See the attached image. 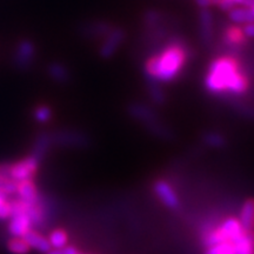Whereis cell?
<instances>
[{
  "label": "cell",
  "instance_id": "cell-1",
  "mask_svg": "<svg viewBox=\"0 0 254 254\" xmlns=\"http://www.w3.org/2000/svg\"><path fill=\"white\" fill-rule=\"evenodd\" d=\"M205 86L209 93L244 94L249 88L246 75L239 69L234 59L221 57L209 64L205 78Z\"/></svg>",
  "mask_w": 254,
  "mask_h": 254
},
{
  "label": "cell",
  "instance_id": "cell-2",
  "mask_svg": "<svg viewBox=\"0 0 254 254\" xmlns=\"http://www.w3.org/2000/svg\"><path fill=\"white\" fill-rule=\"evenodd\" d=\"M186 51L179 44L167 46L157 56L148 58L145 64V74L151 82L167 84L180 74L186 63Z\"/></svg>",
  "mask_w": 254,
  "mask_h": 254
},
{
  "label": "cell",
  "instance_id": "cell-3",
  "mask_svg": "<svg viewBox=\"0 0 254 254\" xmlns=\"http://www.w3.org/2000/svg\"><path fill=\"white\" fill-rule=\"evenodd\" d=\"M38 171V158L32 155V157L25 158L23 160L18 161L8 167L6 174L13 179L14 182L20 183L25 180H32L36 176Z\"/></svg>",
  "mask_w": 254,
  "mask_h": 254
},
{
  "label": "cell",
  "instance_id": "cell-4",
  "mask_svg": "<svg viewBox=\"0 0 254 254\" xmlns=\"http://www.w3.org/2000/svg\"><path fill=\"white\" fill-rule=\"evenodd\" d=\"M124 40H125V32L123 28H112L110 33L105 37L104 43L100 46L99 55L101 58L109 59L113 57L119 47L122 46Z\"/></svg>",
  "mask_w": 254,
  "mask_h": 254
},
{
  "label": "cell",
  "instance_id": "cell-5",
  "mask_svg": "<svg viewBox=\"0 0 254 254\" xmlns=\"http://www.w3.org/2000/svg\"><path fill=\"white\" fill-rule=\"evenodd\" d=\"M36 56V46L30 40H21L14 52V63L19 68L30 67Z\"/></svg>",
  "mask_w": 254,
  "mask_h": 254
},
{
  "label": "cell",
  "instance_id": "cell-6",
  "mask_svg": "<svg viewBox=\"0 0 254 254\" xmlns=\"http://www.w3.org/2000/svg\"><path fill=\"white\" fill-rule=\"evenodd\" d=\"M23 239L26 241L27 245L31 247V249L38 251L40 253H49L52 247H51V244L47 238H45L43 234L38 233L37 231L30 230L23 237Z\"/></svg>",
  "mask_w": 254,
  "mask_h": 254
},
{
  "label": "cell",
  "instance_id": "cell-7",
  "mask_svg": "<svg viewBox=\"0 0 254 254\" xmlns=\"http://www.w3.org/2000/svg\"><path fill=\"white\" fill-rule=\"evenodd\" d=\"M199 26H200V36L206 43H209L213 38L214 33V24L213 15L208 8H201L199 12Z\"/></svg>",
  "mask_w": 254,
  "mask_h": 254
},
{
  "label": "cell",
  "instance_id": "cell-8",
  "mask_svg": "<svg viewBox=\"0 0 254 254\" xmlns=\"http://www.w3.org/2000/svg\"><path fill=\"white\" fill-rule=\"evenodd\" d=\"M154 190L157 193V195L160 198L161 201L164 202L167 207L176 208L179 201H178V196L174 192L172 187L168 185L167 183L165 182H159L155 184Z\"/></svg>",
  "mask_w": 254,
  "mask_h": 254
},
{
  "label": "cell",
  "instance_id": "cell-9",
  "mask_svg": "<svg viewBox=\"0 0 254 254\" xmlns=\"http://www.w3.org/2000/svg\"><path fill=\"white\" fill-rule=\"evenodd\" d=\"M129 113H131L132 117H134L135 119L141 120L146 124H155L158 120L157 114L153 110H151L150 107L146 106V105L142 104H133L129 107Z\"/></svg>",
  "mask_w": 254,
  "mask_h": 254
},
{
  "label": "cell",
  "instance_id": "cell-10",
  "mask_svg": "<svg viewBox=\"0 0 254 254\" xmlns=\"http://www.w3.org/2000/svg\"><path fill=\"white\" fill-rule=\"evenodd\" d=\"M17 193L20 200L28 202V204H34V202L38 201V190L32 180H25V182L18 183Z\"/></svg>",
  "mask_w": 254,
  "mask_h": 254
},
{
  "label": "cell",
  "instance_id": "cell-11",
  "mask_svg": "<svg viewBox=\"0 0 254 254\" xmlns=\"http://www.w3.org/2000/svg\"><path fill=\"white\" fill-rule=\"evenodd\" d=\"M237 254H254V234L245 231L241 236L232 241Z\"/></svg>",
  "mask_w": 254,
  "mask_h": 254
},
{
  "label": "cell",
  "instance_id": "cell-12",
  "mask_svg": "<svg viewBox=\"0 0 254 254\" xmlns=\"http://www.w3.org/2000/svg\"><path fill=\"white\" fill-rule=\"evenodd\" d=\"M227 13H228V18H230L232 23L241 25V26L254 21L252 11H251L250 8L244 7V6H238V7L232 8L230 12H227Z\"/></svg>",
  "mask_w": 254,
  "mask_h": 254
},
{
  "label": "cell",
  "instance_id": "cell-13",
  "mask_svg": "<svg viewBox=\"0 0 254 254\" xmlns=\"http://www.w3.org/2000/svg\"><path fill=\"white\" fill-rule=\"evenodd\" d=\"M240 225L245 231L251 232L254 228V200H247L240 212Z\"/></svg>",
  "mask_w": 254,
  "mask_h": 254
},
{
  "label": "cell",
  "instance_id": "cell-14",
  "mask_svg": "<svg viewBox=\"0 0 254 254\" xmlns=\"http://www.w3.org/2000/svg\"><path fill=\"white\" fill-rule=\"evenodd\" d=\"M49 74L53 80L60 84L68 81L69 79V72L68 68L65 65L60 63H53L49 66Z\"/></svg>",
  "mask_w": 254,
  "mask_h": 254
},
{
  "label": "cell",
  "instance_id": "cell-15",
  "mask_svg": "<svg viewBox=\"0 0 254 254\" xmlns=\"http://www.w3.org/2000/svg\"><path fill=\"white\" fill-rule=\"evenodd\" d=\"M47 239H49L51 247L53 250H60L67 246L68 236L64 230H55L51 232Z\"/></svg>",
  "mask_w": 254,
  "mask_h": 254
},
{
  "label": "cell",
  "instance_id": "cell-16",
  "mask_svg": "<svg viewBox=\"0 0 254 254\" xmlns=\"http://www.w3.org/2000/svg\"><path fill=\"white\" fill-rule=\"evenodd\" d=\"M112 27L106 23H94L85 27V33L91 37H106Z\"/></svg>",
  "mask_w": 254,
  "mask_h": 254
},
{
  "label": "cell",
  "instance_id": "cell-17",
  "mask_svg": "<svg viewBox=\"0 0 254 254\" xmlns=\"http://www.w3.org/2000/svg\"><path fill=\"white\" fill-rule=\"evenodd\" d=\"M18 183L11 179L6 173L0 174V194L7 196L17 192Z\"/></svg>",
  "mask_w": 254,
  "mask_h": 254
},
{
  "label": "cell",
  "instance_id": "cell-18",
  "mask_svg": "<svg viewBox=\"0 0 254 254\" xmlns=\"http://www.w3.org/2000/svg\"><path fill=\"white\" fill-rule=\"evenodd\" d=\"M7 249L9 252L14 254H27L31 251V247L27 245V243L23 238L14 237L7 243Z\"/></svg>",
  "mask_w": 254,
  "mask_h": 254
},
{
  "label": "cell",
  "instance_id": "cell-19",
  "mask_svg": "<svg viewBox=\"0 0 254 254\" xmlns=\"http://www.w3.org/2000/svg\"><path fill=\"white\" fill-rule=\"evenodd\" d=\"M206 254H237L236 249L232 241H224L218 245L208 247Z\"/></svg>",
  "mask_w": 254,
  "mask_h": 254
},
{
  "label": "cell",
  "instance_id": "cell-20",
  "mask_svg": "<svg viewBox=\"0 0 254 254\" xmlns=\"http://www.w3.org/2000/svg\"><path fill=\"white\" fill-rule=\"evenodd\" d=\"M34 119L39 123H46L49 122L52 117V111H51L50 107L47 106H39L34 110L33 112Z\"/></svg>",
  "mask_w": 254,
  "mask_h": 254
},
{
  "label": "cell",
  "instance_id": "cell-21",
  "mask_svg": "<svg viewBox=\"0 0 254 254\" xmlns=\"http://www.w3.org/2000/svg\"><path fill=\"white\" fill-rule=\"evenodd\" d=\"M150 97L155 104H164L165 100H166L164 92L161 91L160 86H158V84H155V82L150 84Z\"/></svg>",
  "mask_w": 254,
  "mask_h": 254
},
{
  "label": "cell",
  "instance_id": "cell-22",
  "mask_svg": "<svg viewBox=\"0 0 254 254\" xmlns=\"http://www.w3.org/2000/svg\"><path fill=\"white\" fill-rule=\"evenodd\" d=\"M226 38H227V40L230 41V43L238 44V43H240V41L243 40V38H245V37H244V34H243V32H241V30H239V28L236 27V28H232V30L227 32Z\"/></svg>",
  "mask_w": 254,
  "mask_h": 254
},
{
  "label": "cell",
  "instance_id": "cell-23",
  "mask_svg": "<svg viewBox=\"0 0 254 254\" xmlns=\"http://www.w3.org/2000/svg\"><path fill=\"white\" fill-rule=\"evenodd\" d=\"M206 142L208 145L213 146V147H219V146L224 144V139H222L220 134H217V133H208L206 135Z\"/></svg>",
  "mask_w": 254,
  "mask_h": 254
},
{
  "label": "cell",
  "instance_id": "cell-24",
  "mask_svg": "<svg viewBox=\"0 0 254 254\" xmlns=\"http://www.w3.org/2000/svg\"><path fill=\"white\" fill-rule=\"evenodd\" d=\"M160 20V13L157 11H150L145 14V23L148 26H153V25L158 24Z\"/></svg>",
  "mask_w": 254,
  "mask_h": 254
},
{
  "label": "cell",
  "instance_id": "cell-25",
  "mask_svg": "<svg viewBox=\"0 0 254 254\" xmlns=\"http://www.w3.org/2000/svg\"><path fill=\"white\" fill-rule=\"evenodd\" d=\"M12 215V204L9 201H6L4 205L0 207V219L5 220V219L11 218Z\"/></svg>",
  "mask_w": 254,
  "mask_h": 254
},
{
  "label": "cell",
  "instance_id": "cell-26",
  "mask_svg": "<svg viewBox=\"0 0 254 254\" xmlns=\"http://www.w3.org/2000/svg\"><path fill=\"white\" fill-rule=\"evenodd\" d=\"M241 32H243L244 37L245 38H252V39H254V21L244 25V26L241 27Z\"/></svg>",
  "mask_w": 254,
  "mask_h": 254
},
{
  "label": "cell",
  "instance_id": "cell-27",
  "mask_svg": "<svg viewBox=\"0 0 254 254\" xmlns=\"http://www.w3.org/2000/svg\"><path fill=\"white\" fill-rule=\"evenodd\" d=\"M196 5L201 8H208L211 6V0H195Z\"/></svg>",
  "mask_w": 254,
  "mask_h": 254
},
{
  "label": "cell",
  "instance_id": "cell-28",
  "mask_svg": "<svg viewBox=\"0 0 254 254\" xmlns=\"http://www.w3.org/2000/svg\"><path fill=\"white\" fill-rule=\"evenodd\" d=\"M46 254H64L63 253V249H60V250H51L49 253H46Z\"/></svg>",
  "mask_w": 254,
  "mask_h": 254
},
{
  "label": "cell",
  "instance_id": "cell-29",
  "mask_svg": "<svg viewBox=\"0 0 254 254\" xmlns=\"http://www.w3.org/2000/svg\"><path fill=\"white\" fill-rule=\"evenodd\" d=\"M6 201H7V199H6V196L2 195V194H0V207H1V206L4 205Z\"/></svg>",
  "mask_w": 254,
  "mask_h": 254
},
{
  "label": "cell",
  "instance_id": "cell-30",
  "mask_svg": "<svg viewBox=\"0 0 254 254\" xmlns=\"http://www.w3.org/2000/svg\"><path fill=\"white\" fill-rule=\"evenodd\" d=\"M250 9H251V11H252V13H253V17H254V4H253V6H252V7H251Z\"/></svg>",
  "mask_w": 254,
  "mask_h": 254
}]
</instances>
